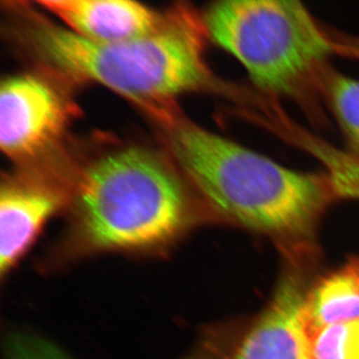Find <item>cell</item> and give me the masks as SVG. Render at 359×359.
Listing matches in <instances>:
<instances>
[{
    "label": "cell",
    "instance_id": "1",
    "mask_svg": "<svg viewBox=\"0 0 359 359\" xmlns=\"http://www.w3.org/2000/svg\"><path fill=\"white\" fill-rule=\"evenodd\" d=\"M14 33L47 69L81 83H97L141 106L149 115L175 107L177 97L212 92L236 98L240 87L216 76L205 60L203 15L180 4L158 32L116 44L87 41L41 15L15 8Z\"/></svg>",
    "mask_w": 359,
    "mask_h": 359
},
{
    "label": "cell",
    "instance_id": "2",
    "mask_svg": "<svg viewBox=\"0 0 359 359\" xmlns=\"http://www.w3.org/2000/svg\"><path fill=\"white\" fill-rule=\"evenodd\" d=\"M176 166L219 216L282 240H302L337 200L327 175L283 166L203 128L177 108L154 118Z\"/></svg>",
    "mask_w": 359,
    "mask_h": 359
},
{
    "label": "cell",
    "instance_id": "3",
    "mask_svg": "<svg viewBox=\"0 0 359 359\" xmlns=\"http://www.w3.org/2000/svg\"><path fill=\"white\" fill-rule=\"evenodd\" d=\"M185 181L148 149L131 146L100 156L72 186L77 237L94 250L166 244L193 218Z\"/></svg>",
    "mask_w": 359,
    "mask_h": 359
},
{
    "label": "cell",
    "instance_id": "4",
    "mask_svg": "<svg viewBox=\"0 0 359 359\" xmlns=\"http://www.w3.org/2000/svg\"><path fill=\"white\" fill-rule=\"evenodd\" d=\"M203 18L208 37L237 59L256 91L314 107L334 37L302 2L224 0Z\"/></svg>",
    "mask_w": 359,
    "mask_h": 359
},
{
    "label": "cell",
    "instance_id": "5",
    "mask_svg": "<svg viewBox=\"0 0 359 359\" xmlns=\"http://www.w3.org/2000/svg\"><path fill=\"white\" fill-rule=\"evenodd\" d=\"M71 106L48 79L18 74L0 91V148L18 164H32L51 152L65 136Z\"/></svg>",
    "mask_w": 359,
    "mask_h": 359
},
{
    "label": "cell",
    "instance_id": "6",
    "mask_svg": "<svg viewBox=\"0 0 359 359\" xmlns=\"http://www.w3.org/2000/svg\"><path fill=\"white\" fill-rule=\"evenodd\" d=\"M69 200L48 180L18 174L7 177L0 190V271L8 273L25 256L52 216Z\"/></svg>",
    "mask_w": 359,
    "mask_h": 359
},
{
    "label": "cell",
    "instance_id": "7",
    "mask_svg": "<svg viewBox=\"0 0 359 359\" xmlns=\"http://www.w3.org/2000/svg\"><path fill=\"white\" fill-rule=\"evenodd\" d=\"M41 11L87 41L116 44L149 36L167 21L169 8L157 11L129 0H41Z\"/></svg>",
    "mask_w": 359,
    "mask_h": 359
},
{
    "label": "cell",
    "instance_id": "8",
    "mask_svg": "<svg viewBox=\"0 0 359 359\" xmlns=\"http://www.w3.org/2000/svg\"><path fill=\"white\" fill-rule=\"evenodd\" d=\"M306 295L297 276L283 278L268 309L231 359H311L304 316Z\"/></svg>",
    "mask_w": 359,
    "mask_h": 359
},
{
    "label": "cell",
    "instance_id": "9",
    "mask_svg": "<svg viewBox=\"0 0 359 359\" xmlns=\"http://www.w3.org/2000/svg\"><path fill=\"white\" fill-rule=\"evenodd\" d=\"M304 321L309 332L359 320V259H351L306 292Z\"/></svg>",
    "mask_w": 359,
    "mask_h": 359
},
{
    "label": "cell",
    "instance_id": "10",
    "mask_svg": "<svg viewBox=\"0 0 359 359\" xmlns=\"http://www.w3.org/2000/svg\"><path fill=\"white\" fill-rule=\"evenodd\" d=\"M320 95L339 124L346 150L359 157V80L330 66L321 77Z\"/></svg>",
    "mask_w": 359,
    "mask_h": 359
},
{
    "label": "cell",
    "instance_id": "11",
    "mask_svg": "<svg viewBox=\"0 0 359 359\" xmlns=\"http://www.w3.org/2000/svg\"><path fill=\"white\" fill-rule=\"evenodd\" d=\"M309 339L311 359H359V320L318 328Z\"/></svg>",
    "mask_w": 359,
    "mask_h": 359
},
{
    "label": "cell",
    "instance_id": "12",
    "mask_svg": "<svg viewBox=\"0 0 359 359\" xmlns=\"http://www.w3.org/2000/svg\"><path fill=\"white\" fill-rule=\"evenodd\" d=\"M9 359H69L55 347L35 340L13 342Z\"/></svg>",
    "mask_w": 359,
    "mask_h": 359
},
{
    "label": "cell",
    "instance_id": "13",
    "mask_svg": "<svg viewBox=\"0 0 359 359\" xmlns=\"http://www.w3.org/2000/svg\"><path fill=\"white\" fill-rule=\"evenodd\" d=\"M335 55L355 59L359 61V35L347 34V33L332 30Z\"/></svg>",
    "mask_w": 359,
    "mask_h": 359
},
{
    "label": "cell",
    "instance_id": "14",
    "mask_svg": "<svg viewBox=\"0 0 359 359\" xmlns=\"http://www.w3.org/2000/svg\"><path fill=\"white\" fill-rule=\"evenodd\" d=\"M346 191L349 199L359 201V159L353 161L347 169Z\"/></svg>",
    "mask_w": 359,
    "mask_h": 359
}]
</instances>
